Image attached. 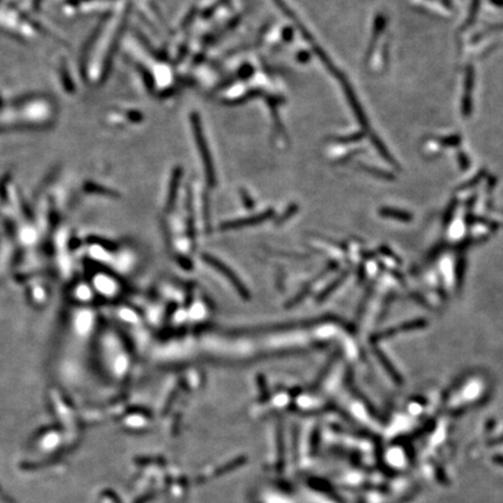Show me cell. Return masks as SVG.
<instances>
[{"mask_svg": "<svg viewBox=\"0 0 503 503\" xmlns=\"http://www.w3.org/2000/svg\"><path fill=\"white\" fill-rule=\"evenodd\" d=\"M268 215H258V217H255V218H248V219H246V220H237V221H233V222H230V224H227V225H224L222 227H225V228H231V227H240V226H245V225H253V222H259V221H261L263 220V219H266Z\"/></svg>", "mask_w": 503, "mask_h": 503, "instance_id": "obj_2", "label": "cell"}, {"mask_svg": "<svg viewBox=\"0 0 503 503\" xmlns=\"http://www.w3.org/2000/svg\"><path fill=\"white\" fill-rule=\"evenodd\" d=\"M203 259L208 263V265L212 266L215 269H218L219 272H220L222 274V275L226 276L227 279H228V281H230L232 283V285H233L235 287V288H237L239 294H240V295L242 297H244V299H248L249 295H248V292L245 288V286L242 285V283L240 281H239L238 276L235 275V274L233 272H232V270L230 268H227V267L225 266V265H222V263L220 261H219V260L212 258V256H210V255H204Z\"/></svg>", "mask_w": 503, "mask_h": 503, "instance_id": "obj_1", "label": "cell"}]
</instances>
